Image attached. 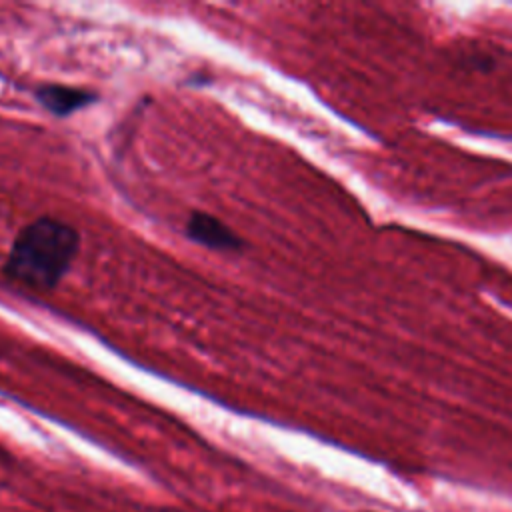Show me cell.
Returning <instances> with one entry per match:
<instances>
[{"mask_svg": "<svg viewBox=\"0 0 512 512\" xmlns=\"http://www.w3.org/2000/svg\"><path fill=\"white\" fill-rule=\"evenodd\" d=\"M38 100L52 112L58 116H66L82 106H86L88 102L94 100V94L80 90V88H72V86H62V84H44L38 88Z\"/></svg>", "mask_w": 512, "mask_h": 512, "instance_id": "3957f363", "label": "cell"}, {"mask_svg": "<svg viewBox=\"0 0 512 512\" xmlns=\"http://www.w3.org/2000/svg\"><path fill=\"white\" fill-rule=\"evenodd\" d=\"M78 250L80 234L72 224L42 216L14 238L4 274L32 290H50L66 276Z\"/></svg>", "mask_w": 512, "mask_h": 512, "instance_id": "6da1fadb", "label": "cell"}, {"mask_svg": "<svg viewBox=\"0 0 512 512\" xmlns=\"http://www.w3.org/2000/svg\"><path fill=\"white\" fill-rule=\"evenodd\" d=\"M188 236L214 250H234L242 246V240L216 216L206 212H194L186 226Z\"/></svg>", "mask_w": 512, "mask_h": 512, "instance_id": "7a4b0ae2", "label": "cell"}]
</instances>
